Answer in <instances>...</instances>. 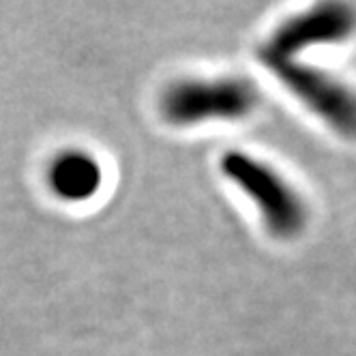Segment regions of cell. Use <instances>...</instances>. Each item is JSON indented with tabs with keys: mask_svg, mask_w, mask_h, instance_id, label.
<instances>
[{
	"mask_svg": "<svg viewBox=\"0 0 356 356\" xmlns=\"http://www.w3.org/2000/svg\"><path fill=\"white\" fill-rule=\"evenodd\" d=\"M221 172L258 204L264 223L275 236H296L307 221L302 197L266 163L230 150L221 157Z\"/></svg>",
	"mask_w": 356,
	"mask_h": 356,
	"instance_id": "1",
	"label": "cell"
},
{
	"mask_svg": "<svg viewBox=\"0 0 356 356\" xmlns=\"http://www.w3.org/2000/svg\"><path fill=\"white\" fill-rule=\"evenodd\" d=\"M49 181L58 195L67 200H84L101 183V168L86 152H67L49 172Z\"/></svg>",
	"mask_w": 356,
	"mask_h": 356,
	"instance_id": "5",
	"label": "cell"
},
{
	"mask_svg": "<svg viewBox=\"0 0 356 356\" xmlns=\"http://www.w3.org/2000/svg\"><path fill=\"white\" fill-rule=\"evenodd\" d=\"M258 92L241 78L187 80L174 84L163 95V114L176 124H193L211 118L234 120L251 114Z\"/></svg>",
	"mask_w": 356,
	"mask_h": 356,
	"instance_id": "2",
	"label": "cell"
},
{
	"mask_svg": "<svg viewBox=\"0 0 356 356\" xmlns=\"http://www.w3.org/2000/svg\"><path fill=\"white\" fill-rule=\"evenodd\" d=\"M260 60L330 127L343 136H356V95L348 86L294 58L260 56Z\"/></svg>",
	"mask_w": 356,
	"mask_h": 356,
	"instance_id": "3",
	"label": "cell"
},
{
	"mask_svg": "<svg viewBox=\"0 0 356 356\" xmlns=\"http://www.w3.org/2000/svg\"><path fill=\"white\" fill-rule=\"evenodd\" d=\"M356 31V11L350 5L324 3L286 19L266 45L260 47V56L294 58L305 47L322 43H339Z\"/></svg>",
	"mask_w": 356,
	"mask_h": 356,
	"instance_id": "4",
	"label": "cell"
}]
</instances>
